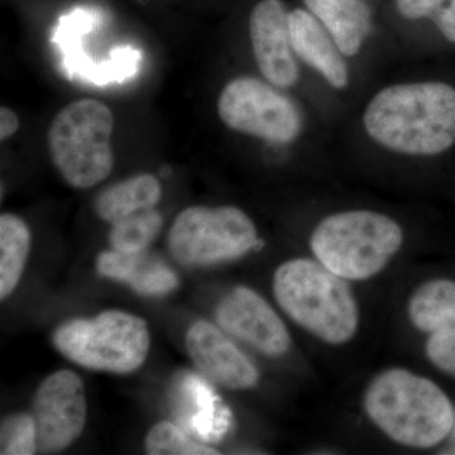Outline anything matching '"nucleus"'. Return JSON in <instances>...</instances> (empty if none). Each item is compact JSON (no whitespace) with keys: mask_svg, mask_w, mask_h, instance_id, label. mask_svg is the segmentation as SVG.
I'll list each match as a JSON object with an SVG mask.
<instances>
[{"mask_svg":"<svg viewBox=\"0 0 455 455\" xmlns=\"http://www.w3.org/2000/svg\"><path fill=\"white\" fill-rule=\"evenodd\" d=\"M187 349L203 376L224 387L245 390L259 382L252 362L212 323L199 320L188 329Z\"/></svg>","mask_w":455,"mask_h":455,"instance_id":"13","label":"nucleus"},{"mask_svg":"<svg viewBox=\"0 0 455 455\" xmlns=\"http://www.w3.org/2000/svg\"><path fill=\"white\" fill-rule=\"evenodd\" d=\"M275 298L296 324L329 344L357 333V302L344 278L317 260H287L274 276Z\"/></svg>","mask_w":455,"mask_h":455,"instance_id":"3","label":"nucleus"},{"mask_svg":"<svg viewBox=\"0 0 455 455\" xmlns=\"http://www.w3.org/2000/svg\"><path fill=\"white\" fill-rule=\"evenodd\" d=\"M344 56H355L372 29L371 9L363 0H304Z\"/></svg>","mask_w":455,"mask_h":455,"instance_id":"16","label":"nucleus"},{"mask_svg":"<svg viewBox=\"0 0 455 455\" xmlns=\"http://www.w3.org/2000/svg\"><path fill=\"white\" fill-rule=\"evenodd\" d=\"M114 116L97 99H80L53 116L47 131V149L66 184L89 188L112 172Z\"/></svg>","mask_w":455,"mask_h":455,"instance_id":"5","label":"nucleus"},{"mask_svg":"<svg viewBox=\"0 0 455 455\" xmlns=\"http://www.w3.org/2000/svg\"><path fill=\"white\" fill-rule=\"evenodd\" d=\"M127 283L142 295L157 296L175 290L179 280L175 272L164 263L143 256Z\"/></svg>","mask_w":455,"mask_h":455,"instance_id":"22","label":"nucleus"},{"mask_svg":"<svg viewBox=\"0 0 455 455\" xmlns=\"http://www.w3.org/2000/svg\"><path fill=\"white\" fill-rule=\"evenodd\" d=\"M31 247V232L18 215L0 217V298L4 300L16 289Z\"/></svg>","mask_w":455,"mask_h":455,"instance_id":"18","label":"nucleus"},{"mask_svg":"<svg viewBox=\"0 0 455 455\" xmlns=\"http://www.w3.org/2000/svg\"><path fill=\"white\" fill-rule=\"evenodd\" d=\"M403 233L381 212H338L320 221L310 238L317 260L344 280H367L381 272L400 251Z\"/></svg>","mask_w":455,"mask_h":455,"instance_id":"4","label":"nucleus"},{"mask_svg":"<svg viewBox=\"0 0 455 455\" xmlns=\"http://www.w3.org/2000/svg\"><path fill=\"white\" fill-rule=\"evenodd\" d=\"M293 52L305 64L322 75L335 89L349 84V70L344 55L331 36L311 12L293 9L289 14Z\"/></svg>","mask_w":455,"mask_h":455,"instance_id":"15","label":"nucleus"},{"mask_svg":"<svg viewBox=\"0 0 455 455\" xmlns=\"http://www.w3.org/2000/svg\"><path fill=\"white\" fill-rule=\"evenodd\" d=\"M143 256V252L131 254L116 250L107 251L99 254L97 269L101 276L127 283Z\"/></svg>","mask_w":455,"mask_h":455,"instance_id":"23","label":"nucleus"},{"mask_svg":"<svg viewBox=\"0 0 455 455\" xmlns=\"http://www.w3.org/2000/svg\"><path fill=\"white\" fill-rule=\"evenodd\" d=\"M409 315L419 331L429 334L427 358L442 372L455 377V283L445 278L421 284L410 299Z\"/></svg>","mask_w":455,"mask_h":455,"instance_id":"12","label":"nucleus"},{"mask_svg":"<svg viewBox=\"0 0 455 455\" xmlns=\"http://www.w3.org/2000/svg\"><path fill=\"white\" fill-rule=\"evenodd\" d=\"M161 196L160 180L149 173H142L101 191L95 200L94 209L99 220L114 224L137 212L155 209Z\"/></svg>","mask_w":455,"mask_h":455,"instance_id":"17","label":"nucleus"},{"mask_svg":"<svg viewBox=\"0 0 455 455\" xmlns=\"http://www.w3.org/2000/svg\"><path fill=\"white\" fill-rule=\"evenodd\" d=\"M436 25L449 42L455 44V0H451L448 8L442 9L436 17Z\"/></svg>","mask_w":455,"mask_h":455,"instance_id":"25","label":"nucleus"},{"mask_svg":"<svg viewBox=\"0 0 455 455\" xmlns=\"http://www.w3.org/2000/svg\"><path fill=\"white\" fill-rule=\"evenodd\" d=\"M267 80L238 76L230 80L218 98L220 121L229 130L267 140L291 143L300 136V110Z\"/></svg>","mask_w":455,"mask_h":455,"instance_id":"8","label":"nucleus"},{"mask_svg":"<svg viewBox=\"0 0 455 455\" xmlns=\"http://www.w3.org/2000/svg\"><path fill=\"white\" fill-rule=\"evenodd\" d=\"M164 218L155 209L137 212L113 224L109 242L113 250L123 253H142L160 235Z\"/></svg>","mask_w":455,"mask_h":455,"instance_id":"19","label":"nucleus"},{"mask_svg":"<svg viewBox=\"0 0 455 455\" xmlns=\"http://www.w3.org/2000/svg\"><path fill=\"white\" fill-rule=\"evenodd\" d=\"M171 406L185 431L203 442H218L230 427V411L214 390L194 373H182L173 383Z\"/></svg>","mask_w":455,"mask_h":455,"instance_id":"14","label":"nucleus"},{"mask_svg":"<svg viewBox=\"0 0 455 455\" xmlns=\"http://www.w3.org/2000/svg\"><path fill=\"white\" fill-rule=\"evenodd\" d=\"M363 124L374 142L397 154H443L455 145V89L436 82L387 86L368 104Z\"/></svg>","mask_w":455,"mask_h":455,"instance_id":"1","label":"nucleus"},{"mask_svg":"<svg viewBox=\"0 0 455 455\" xmlns=\"http://www.w3.org/2000/svg\"><path fill=\"white\" fill-rule=\"evenodd\" d=\"M37 430L33 416L17 414L3 421L0 453L31 455L37 451Z\"/></svg>","mask_w":455,"mask_h":455,"instance_id":"21","label":"nucleus"},{"mask_svg":"<svg viewBox=\"0 0 455 455\" xmlns=\"http://www.w3.org/2000/svg\"><path fill=\"white\" fill-rule=\"evenodd\" d=\"M146 451L151 455H211L218 454L203 443L187 435L175 424L163 421L152 427L146 438Z\"/></svg>","mask_w":455,"mask_h":455,"instance_id":"20","label":"nucleus"},{"mask_svg":"<svg viewBox=\"0 0 455 455\" xmlns=\"http://www.w3.org/2000/svg\"><path fill=\"white\" fill-rule=\"evenodd\" d=\"M289 14L281 0H262L250 16V38L257 68L268 83L280 89L290 88L299 80Z\"/></svg>","mask_w":455,"mask_h":455,"instance_id":"11","label":"nucleus"},{"mask_svg":"<svg viewBox=\"0 0 455 455\" xmlns=\"http://www.w3.org/2000/svg\"><path fill=\"white\" fill-rule=\"evenodd\" d=\"M444 0H397L398 12L407 20H421L435 13Z\"/></svg>","mask_w":455,"mask_h":455,"instance_id":"24","label":"nucleus"},{"mask_svg":"<svg viewBox=\"0 0 455 455\" xmlns=\"http://www.w3.org/2000/svg\"><path fill=\"white\" fill-rule=\"evenodd\" d=\"M364 409L379 429L405 447H436L451 435L455 423L453 403L445 392L403 368L385 371L371 382Z\"/></svg>","mask_w":455,"mask_h":455,"instance_id":"2","label":"nucleus"},{"mask_svg":"<svg viewBox=\"0 0 455 455\" xmlns=\"http://www.w3.org/2000/svg\"><path fill=\"white\" fill-rule=\"evenodd\" d=\"M170 252L182 265L205 266L238 259L259 244L252 220L235 206H190L169 232Z\"/></svg>","mask_w":455,"mask_h":455,"instance_id":"7","label":"nucleus"},{"mask_svg":"<svg viewBox=\"0 0 455 455\" xmlns=\"http://www.w3.org/2000/svg\"><path fill=\"white\" fill-rule=\"evenodd\" d=\"M20 128V118L11 108H0V139L7 140L17 133Z\"/></svg>","mask_w":455,"mask_h":455,"instance_id":"26","label":"nucleus"},{"mask_svg":"<svg viewBox=\"0 0 455 455\" xmlns=\"http://www.w3.org/2000/svg\"><path fill=\"white\" fill-rule=\"evenodd\" d=\"M86 415L80 377L66 370L51 374L41 383L33 403L38 447L47 451L68 448L83 433Z\"/></svg>","mask_w":455,"mask_h":455,"instance_id":"9","label":"nucleus"},{"mask_svg":"<svg viewBox=\"0 0 455 455\" xmlns=\"http://www.w3.org/2000/svg\"><path fill=\"white\" fill-rule=\"evenodd\" d=\"M217 320L227 333L269 357L283 355L291 346V337L276 311L248 287H235L220 301Z\"/></svg>","mask_w":455,"mask_h":455,"instance_id":"10","label":"nucleus"},{"mask_svg":"<svg viewBox=\"0 0 455 455\" xmlns=\"http://www.w3.org/2000/svg\"><path fill=\"white\" fill-rule=\"evenodd\" d=\"M53 344L66 358L89 370L130 373L148 355L151 335L142 317L107 310L92 319H76L60 326Z\"/></svg>","mask_w":455,"mask_h":455,"instance_id":"6","label":"nucleus"}]
</instances>
